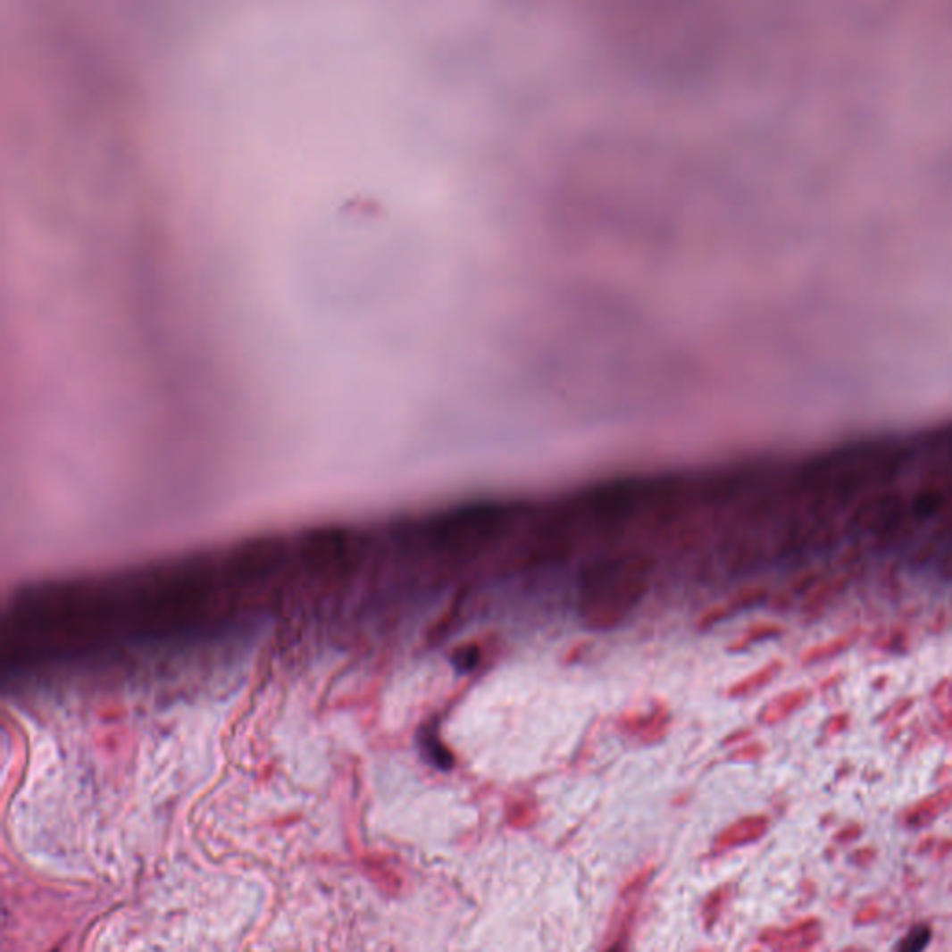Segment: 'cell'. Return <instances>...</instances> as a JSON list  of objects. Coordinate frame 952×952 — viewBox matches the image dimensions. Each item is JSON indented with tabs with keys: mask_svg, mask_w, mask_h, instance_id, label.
Wrapping results in <instances>:
<instances>
[{
	"mask_svg": "<svg viewBox=\"0 0 952 952\" xmlns=\"http://www.w3.org/2000/svg\"><path fill=\"white\" fill-rule=\"evenodd\" d=\"M952 807V783L931 792L921 800L906 807L902 813V824L910 830H923L932 826L941 814Z\"/></svg>",
	"mask_w": 952,
	"mask_h": 952,
	"instance_id": "8992f818",
	"label": "cell"
},
{
	"mask_svg": "<svg viewBox=\"0 0 952 952\" xmlns=\"http://www.w3.org/2000/svg\"><path fill=\"white\" fill-rule=\"evenodd\" d=\"M781 670H783V663L781 661H770L766 666H763L757 672L740 679L739 683H735L731 687L730 694L733 697H746V696L757 694L759 690H763L764 687H768L770 683H772L774 679L781 673Z\"/></svg>",
	"mask_w": 952,
	"mask_h": 952,
	"instance_id": "8fae6325",
	"label": "cell"
},
{
	"mask_svg": "<svg viewBox=\"0 0 952 952\" xmlns=\"http://www.w3.org/2000/svg\"><path fill=\"white\" fill-rule=\"evenodd\" d=\"M874 857H876V850H874L873 847L859 848V850H856V852L850 856V859L854 861L856 865H869Z\"/></svg>",
	"mask_w": 952,
	"mask_h": 952,
	"instance_id": "ffe728a7",
	"label": "cell"
},
{
	"mask_svg": "<svg viewBox=\"0 0 952 952\" xmlns=\"http://www.w3.org/2000/svg\"><path fill=\"white\" fill-rule=\"evenodd\" d=\"M768 830V821L764 817H747L739 823H735L731 828L725 830L720 837L718 847L730 848V847H740L754 843L757 839L764 835Z\"/></svg>",
	"mask_w": 952,
	"mask_h": 952,
	"instance_id": "9c48e42d",
	"label": "cell"
},
{
	"mask_svg": "<svg viewBox=\"0 0 952 952\" xmlns=\"http://www.w3.org/2000/svg\"><path fill=\"white\" fill-rule=\"evenodd\" d=\"M823 939V923L814 917L802 919L787 928H770L761 941L774 952H813Z\"/></svg>",
	"mask_w": 952,
	"mask_h": 952,
	"instance_id": "277c9868",
	"label": "cell"
},
{
	"mask_svg": "<svg viewBox=\"0 0 952 952\" xmlns=\"http://www.w3.org/2000/svg\"><path fill=\"white\" fill-rule=\"evenodd\" d=\"M938 575L943 580H952V547L943 553V556L938 562Z\"/></svg>",
	"mask_w": 952,
	"mask_h": 952,
	"instance_id": "ac0fdd59",
	"label": "cell"
},
{
	"mask_svg": "<svg viewBox=\"0 0 952 952\" xmlns=\"http://www.w3.org/2000/svg\"><path fill=\"white\" fill-rule=\"evenodd\" d=\"M856 642H857L856 634H841V637H835V639L824 640L821 644H814V646H811V647H807L804 651L802 663L806 666H814V664L828 663L831 659H837V656H841L843 653H847Z\"/></svg>",
	"mask_w": 952,
	"mask_h": 952,
	"instance_id": "30bf717a",
	"label": "cell"
},
{
	"mask_svg": "<svg viewBox=\"0 0 952 952\" xmlns=\"http://www.w3.org/2000/svg\"><path fill=\"white\" fill-rule=\"evenodd\" d=\"M904 514L906 501L902 493L895 489H881L861 498L852 508L848 515V529L881 536L904 523Z\"/></svg>",
	"mask_w": 952,
	"mask_h": 952,
	"instance_id": "3957f363",
	"label": "cell"
},
{
	"mask_svg": "<svg viewBox=\"0 0 952 952\" xmlns=\"http://www.w3.org/2000/svg\"><path fill=\"white\" fill-rule=\"evenodd\" d=\"M848 728H850V714L845 713V711L835 713V714L826 718V722L823 725V737L824 739H833L837 735L845 733Z\"/></svg>",
	"mask_w": 952,
	"mask_h": 952,
	"instance_id": "9a60e30c",
	"label": "cell"
},
{
	"mask_svg": "<svg viewBox=\"0 0 952 952\" xmlns=\"http://www.w3.org/2000/svg\"><path fill=\"white\" fill-rule=\"evenodd\" d=\"M479 661H480V651L474 646H463L455 656H452V663H455L463 672L472 670L476 664H479Z\"/></svg>",
	"mask_w": 952,
	"mask_h": 952,
	"instance_id": "2e32d148",
	"label": "cell"
},
{
	"mask_svg": "<svg viewBox=\"0 0 952 952\" xmlns=\"http://www.w3.org/2000/svg\"><path fill=\"white\" fill-rule=\"evenodd\" d=\"M608 952H623V947H622V945H616L614 948H610Z\"/></svg>",
	"mask_w": 952,
	"mask_h": 952,
	"instance_id": "603a6c76",
	"label": "cell"
},
{
	"mask_svg": "<svg viewBox=\"0 0 952 952\" xmlns=\"http://www.w3.org/2000/svg\"><path fill=\"white\" fill-rule=\"evenodd\" d=\"M780 634H781V627L780 625H776V623H759V625H754V627L747 629L744 632V637L731 646V649L733 651H742V649H747V647L757 644V642H764V640H770V639H774V637H780Z\"/></svg>",
	"mask_w": 952,
	"mask_h": 952,
	"instance_id": "5bb4252c",
	"label": "cell"
},
{
	"mask_svg": "<svg viewBox=\"0 0 952 952\" xmlns=\"http://www.w3.org/2000/svg\"><path fill=\"white\" fill-rule=\"evenodd\" d=\"M932 941V926L926 923L914 924L908 932L902 936L897 945V952H923Z\"/></svg>",
	"mask_w": 952,
	"mask_h": 952,
	"instance_id": "7c38bea8",
	"label": "cell"
},
{
	"mask_svg": "<svg viewBox=\"0 0 952 952\" xmlns=\"http://www.w3.org/2000/svg\"><path fill=\"white\" fill-rule=\"evenodd\" d=\"M839 952H865V950H861V948H857V947H847V948L839 950Z\"/></svg>",
	"mask_w": 952,
	"mask_h": 952,
	"instance_id": "7402d4cb",
	"label": "cell"
},
{
	"mask_svg": "<svg viewBox=\"0 0 952 952\" xmlns=\"http://www.w3.org/2000/svg\"><path fill=\"white\" fill-rule=\"evenodd\" d=\"M809 699H811V692L807 689L785 690V692L774 696L770 701H766L764 707L759 713V722H763L766 725L780 723V722L787 720L789 716L798 713L800 709H804L807 706Z\"/></svg>",
	"mask_w": 952,
	"mask_h": 952,
	"instance_id": "52a82bcc",
	"label": "cell"
},
{
	"mask_svg": "<svg viewBox=\"0 0 952 952\" xmlns=\"http://www.w3.org/2000/svg\"><path fill=\"white\" fill-rule=\"evenodd\" d=\"M640 491L639 486L630 482H618L601 488L594 495V515L603 525H616L623 521L634 508Z\"/></svg>",
	"mask_w": 952,
	"mask_h": 952,
	"instance_id": "5b68a950",
	"label": "cell"
},
{
	"mask_svg": "<svg viewBox=\"0 0 952 952\" xmlns=\"http://www.w3.org/2000/svg\"><path fill=\"white\" fill-rule=\"evenodd\" d=\"M880 915V910L876 908V906H865V908H861L856 917H854V923L859 926V924H871L873 921H876Z\"/></svg>",
	"mask_w": 952,
	"mask_h": 952,
	"instance_id": "d6986e66",
	"label": "cell"
},
{
	"mask_svg": "<svg viewBox=\"0 0 952 952\" xmlns=\"http://www.w3.org/2000/svg\"><path fill=\"white\" fill-rule=\"evenodd\" d=\"M462 608H463V601H456L455 605H450L445 610V614L434 623V627L430 629V632H428L430 642L436 644V642H441V640H445L448 637L450 630L456 627V623L462 618Z\"/></svg>",
	"mask_w": 952,
	"mask_h": 952,
	"instance_id": "4fadbf2b",
	"label": "cell"
},
{
	"mask_svg": "<svg viewBox=\"0 0 952 952\" xmlns=\"http://www.w3.org/2000/svg\"><path fill=\"white\" fill-rule=\"evenodd\" d=\"M505 514L495 505H479L450 514L436 527V543L455 558H467L484 549L498 529L503 527Z\"/></svg>",
	"mask_w": 952,
	"mask_h": 952,
	"instance_id": "7a4b0ae2",
	"label": "cell"
},
{
	"mask_svg": "<svg viewBox=\"0 0 952 952\" xmlns=\"http://www.w3.org/2000/svg\"><path fill=\"white\" fill-rule=\"evenodd\" d=\"M651 562L623 555L592 562L580 575L579 614L586 627L610 630L625 622L647 592Z\"/></svg>",
	"mask_w": 952,
	"mask_h": 952,
	"instance_id": "6da1fadb",
	"label": "cell"
},
{
	"mask_svg": "<svg viewBox=\"0 0 952 952\" xmlns=\"http://www.w3.org/2000/svg\"><path fill=\"white\" fill-rule=\"evenodd\" d=\"M859 835H861V828L857 824H848V826H845L841 831L835 835V841L847 845V843L854 841V839H857Z\"/></svg>",
	"mask_w": 952,
	"mask_h": 952,
	"instance_id": "44dd1931",
	"label": "cell"
},
{
	"mask_svg": "<svg viewBox=\"0 0 952 952\" xmlns=\"http://www.w3.org/2000/svg\"><path fill=\"white\" fill-rule=\"evenodd\" d=\"M912 706H914V697H900V699L895 701L893 706H889L888 711H883V713H881L880 720H883V722H893L895 718H898V716H902V714L908 713V711L912 709Z\"/></svg>",
	"mask_w": 952,
	"mask_h": 952,
	"instance_id": "e0dca14e",
	"label": "cell"
},
{
	"mask_svg": "<svg viewBox=\"0 0 952 952\" xmlns=\"http://www.w3.org/2000/svg\"><path fill=\"white\" fill-rule=\"evenodd\" d=\"M952 503V489L947 484H932L923 488L910 506L912 514L919 519L941 514Z\"/></svg>",
	"mask_w": 952,
	"mask_h": 952,
	"instance_id": "ba28073f",
	"label": "cell"
}]
</instances>
